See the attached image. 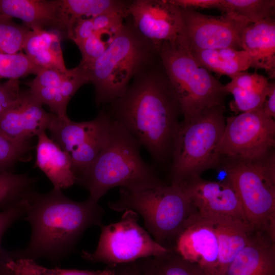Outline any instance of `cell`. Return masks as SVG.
I'll return each instance as SVG.
<instances>
[{
	"label": "cell",
	"instance_id": "6da1fadb",
	"mask_svg": "<svg viewBox=\"0 0 275 275\" xmlns=\"http://www.w3.org/2000/svg\"><path fill=\"white\" fill-rule=\"evenodd\" d=\"M111 118L158 162L172 157L182 115L159 55L132 78L124 95L107 104Z\"/></svg>",
	"mask_w": 275,
	"mask_h": 275
},
{
	"label": "cell",
	"instance_id": "7a4b0ae2",
	"mask_svg": "<svg viewBox=\"0 0 275 275\" xmlns=\"http://www.w3.org/2000/svg\"><path fill=\"white\" fill-rule=\"evenodd\" d=\"M104 210L89 197L78 202L53 187L45 194L33 193L25 219L31 228L28 245L10 252L13 259L44 258L57 262L70 255L85 231L100 226Z\"/></svg>",
	"mask_w": 275,
	"mask_h": 275
},
{
	"label": "cell",
	"instance_id": "3957f363",
	"mask_svg": "<svg viewBox=\"0 0 275 275\" xmlns=\"http://www.w3.org/2000/svg\"><path fill=\"white\" fill-rule=\"evenodd\" d=\"M141 146L121 124L113 120L106 143L77 177L76 184L86 188L89 197L97 202L115 187L138 191L166 184L143 159Z\"/></svg>",
	"mask_w": 275,
	"mask_h": 275
},
{
	"label": "cell",
	"instance_id": "277c9868",
	"mask_svg": "<svg viewBox=\"0 0 275 275\" xmlns=\"http://www.w3.org/2000/svg\"><path fill=\"white\" fill-rule=\"evenodd\" d=\"M158 56L154 47L126 20L103 53L86 68L94 87L96 105L122 97L133 76Z\"/></svg>",
	"mask_w": 275,
	"mask_h": 275
},
{
	"label": "cell",
	"instance_id": "5b68a950",
	"mask_svg": "<svg viewBox=\"0 0 275 275\" xmlns=\"http://www.w3.org/2000/svg\"><path fill=\"white\" fill-rule=\"evenodd\" d=\"M224 104L207 108L180 122L170 168L171 184L218 166V146L226 124Z\"/></svg>",
	"mask_w": 275,
	"mask_h": 275
},
{
	"label": "cell",
	"instance_id": "8992f818",
	"mask_svg": "<svg viewBox=\"0 0 275 275\" xmlns=\"http://www.w3.org/2000/svg\"><path fill=\"white\" fill-rule=\"evenodd\" d=\"M223 180L234 188L253 231L275 241V156L271 151L256 160L221 159Z\"/></svg>",
	"mask_w": 275,
	"mask_h": 275
},
{
	"label": "cell",
	"instance_id": "52a82bcc",
	"mask_svg": "<svg viewBox=\"0 0 275 275\" xmlns=\"http://www.w3.org/2000/svg\"><path fill=\"white\" fill-rule=\"evenodd\" d=\"M119 193L117 200L108 202L109 208L117 212L130 209L140 214L154 240L166 248L174 242L195 211L180 185L165 184L138 191L120 188Z\"/></svg>",
	"mask_w": 275,
	"mask_h": 275
},
{
	"label": "cell",
	"instance_id": "ba28073f",
	"mask_svg": "<svg viewBox=\"0 0 275 275\" xmlns=\"http://www.w3.org/2000/svg\"><path fill=\"white\" fill-rule=\"evenodd\" d=\"M157 51L184 118L224 104V85L198 64L182 41L164 44Z\"/></svg>",
	"mask_w": 275,
	"mask_h": 275
},
{
	"label": "cell",
	"instance_id": "9c48e42d",
	"mask_svg": "<svg viewBox=\"0 0 275 275\" xmlns=\"http://www.w3.org/2000/svg\"><path fill=\"white\" fill-rule=\"evenodd\" d=\"M139 214L132 210L124 211L121 219L102 224L96 249L82 251V258L92 263L102 262L113 268L139 259L162 256L170 249L157 243L138 223Z\"/></svg>",
	"mask_w": 275,
	"mask_h": 275
},
{
	"label": "cell",
	"instance_id": "30bf717a",
	"mask_svg": "<svg viewBox=\"0 0 275 275\" xmlns=\"http://www.w3.org/2000/svg\"><path fill=\"white\" fill-rule=\"evenodd\" d=\"M274 144L275 121L262 105L226 118L218 152L221 158L256 160L272 151Z\"/></svg>",
	"mask_w": 275,
	"mask_h": 275
},
{
	"label": "cell",
	"instance_id": "8fae6325",
	"mask_svg": "<svg viewBox=\"0 0 275 275\" xmlns=\"http://www.w3.org/2000/svg\"><path fill=\"white\" fill-rule=\"evenodd\" d=\"M113 120L104 109L94 119L81 122L53 114L48 127L50 139L69 156L72 167L82 171L95 160L106 143Z\"/></svg>",
	"mask_w": 275,
	"mask_h": 275
},
{
	"label": "cell",
	"instance_id": "7c38bea8",
	"mask_svg": "<svg viewBox=\"0 0 275 275\" xmlns=\"http://www.w3.org/2000/svg\"><path fill=\"white\" fill-rule=\"evenodd\" d=\"M182 40L190 52L203 50L241 48L242 31L250 23L233 14L215 16L194 9L180 8Z\"/></svg>",
	"mask_w": 275,
	"mask_h": 275
},
{
	"label": "cell",
	"instance_id": "4fadbf2b",
	"mask_svg": "<svg viewBox=\"0 0 275 275\" xmlns=\"http://www.w3.org/2000/svg\"><path fill=\"white\" fill-rule=\"evenodd\" d=\"M125 20L157 50L163 44L182 40L179 7L170 0L130 1Z\"/></svg>",
	"mask_w": 275,
	"mask_h": 275
},
{
	"label": "cell",
	"instance_id": "5bb4252c",
	"mask_svg": "<svg viewBox=\"0 0 275 275\" xmlns=\"http://www.w3.org/2000/svg\"><path fill=\"white\" fill-rule=\"evenodd\" d=\"M89 82L87 69L79 64L65 72L43 70L26 85L33 96L42 105H47L58 117L66 118L70 99L82 85Z\"/></svg>",
	"mask_w": 275,
	"mask_h": 275
},
{
	"label": "cell",
	"instance_id": "9a60e30c",
	"mask_svg": "<svg viewBox=\"0 0 275 275\" xmlns=\"http://www.w3.org/2000/svg\"><path fill=\"white\" fill-rule=\"evenodd\" d=\"M179 185L188 196L197 213L229 216L247 223L239 198L227 181H211L196 176Z\"/></svg>",
	"mask_w": 275,
	"mask_h": 275
},
{
	"label": "cell",
	"instance_id": "2e32d148",
	"mask_svg": "<svg viewBox=\"0 0 275 275\" xmlns=\"http://www.w3.org/2000/svg\"><path fill=\"white\" fill-rule=\"evenodd\" d=\"M172 249L184 259L212 275L219 255L217 235L212 226L195 211L178 234Z\"/></svg>",
	"mask_w": 275,
	"mask_h": 275
},
{
	"label": "cell",
	"instance_id": "e0dca14e",
	"mask_svg": "<svg viewBox=\"0 0 275 275\" xmlns=\"http://www.w3.org/2000/svg\"><path fill=\"white\" fill-rule=\"evenodd\" d=\"M53 116L43 108L29 90H22L0 116V134L13 141L30 142L48 129Z\"/></svg>",
	"mask_w": 275,
	"mask_h": 275
},
{
	"label": "cell",
	"instance_id": "ac0fdd59",
	"mask_svg": "<svg viewBox=\"0 0 275 275\" xmlns=\"http://www.w3.org/2000/svg\"><path fill=\"white\" fill-rule=\"evenodd\" d=\"M0 14L21 19L30 30L49 28L68 38L69 18L62 0H0Z\"/></svg>",
	"mask_w": 275,
	"mask_h": 275
},
{
	"label": "cell",
	"instance_id": "d6986e66",
	"mask_svg": "<svg viewBox=\"0 0 275 275\" xmlns=\"http://www.w3.org/2000/svg\"><path fill=\"white\" fill-rule=\"evenodd\" d=\"M223 275H275V241L265 234L252 231Z\"/></svg>",
	"mask_w": 275,
	"mask_h": 275
},
{
	"label": "cell",
	"instance_id": "ffe728a7",
	"mask_svg": "<svg viewBox=\"0 0 275 275\" xmlns=\"http://www.w3.org/2000/svg\"><path fill=\"white\" fill-rule=\"evenodd\" d=\"M214 230L219 244V255L212 275H223L227 268L247 244L252 229L245 222L229 216L204 215Z\"/></svg>",
	"mask_w": 275,
	"mask_h": 275
},
{
	"label": "cell",
	"instance_id": "44dd1931",
	"mask_svg": "<svg viewBox=\"0 0 275 275\" xmlns=\"http://www.w3.org/2000/svg\"><path fill=\"white\" fill-rule=\"evenodd\" d=\"M241 48L252 61L251 68L265 70L271 78L275 76V20L268 18L250 23L242 31Z\"/></svg>",
	"mask_w": 275,
	"mask_h": 275
},
{
	"label": "cell",
	"instance_id": "7402d4cb",
	"mask_svg": "<svg viewBox=\"0 0 275 275\" xmlns=\"http://www.w3.org/2000/svg\"><path fill=\"white\" fill-rule=\"evenodd\" d=\"M36 166L52 183L53 187L64 189L73 186L76 177L69 155L45 131L37 135Z\"/></svg>",
	"mask_w": 275,
	"mask_h": 275
},
{
	"label": "cell",
	"instance_id": "603a6c76",
	"mask_svg": "<svg viewBox=\"0 0 275 275\" xmlns=\"http://www.w3.org/2000/svg\"><path fill=\"white\" fill-rule=\"evenodd\" d=\"M23 50L41 71L53 69L65 72L67 70L64 61L60 38L53 32L30 30L24 39Z\"/></svg>",
	"mask_w": 275,
	"mask_h": 275
},
{
	"label": "cell",
	"instance_id": "cb8c5ba5",
	"mask_svg": "<svg viewBox=\"0 0 275 275\" xmlns=\"http://www.w3.org/2000/svg\"><path fill=\"white\" fill-rule=\"evenodd\" d=\"M224 89L228 94L233 95L232 110L243 113L262 106L266 100L269 82L267 78L256 72H241L232 78Z\"/></svg>",
	"mask_w": 275,
	"mask_h": 275
},
{
	"label": "cell",
	"instance_id": "d4e9b609",
	"mask_svg": "<svg viewBox=\"0 0 275 275\" xmlns=\"http://www.w3.org/2000/svg\"><path fill=\"white\" fill-rule=\"evenodd\" d=\"M191 53L198 64L209 72L225 75L231 78L246 71L252 65L249 53L243 49L223 48Z\"/></svg>",
	"mask_w": 275,
	"mask_h": 275
},
{
	"label": "cell",
	"instance_id": "484cf974",
	"mask_svg": "<svg viewBox=\"0 0 275 275\" xmlns=\"http://www.w3.org/2000/svg\"><path fill=\"white\" fill-rule=\"evenodd\" d=\"M135 262L144 275H207L199 265L184 259L172 249L164 255Z\"/></svg>",
	"mask_w": 275,
	"mask_h": 275
},
{
	"label": "cell",
	"instance_id": "4316f807",
	"mask_svg": "<svg viewBox=\"0 0 275 275\" xmlns=\"http://www.w3.org/2000/svg\"><path fill=\"white\" fill-rule=\"evenodd\" d=\"M36 178L26 173H0V211L29 198L36 191Z\"/></svg>",
	"mask_w": 275,
	"mask_h": 275
},
{
	"label": "cell",
	"instance_id": "83f0119b",
	"mask_svg": "<svg viewBox=\"0 0 275 275\" xmlns=\"http://www.w3.org/2000/svg\"><path fill=\"white\" fill-rule=\"evenodd\" d=\"M64 9L69 18L70 34L77 20L84 16H97L102 13L115 10H124L129 1L120 0H62Z\"/></svg>",
	"mask_w": 275,
	"mask_h": 275
},
{
	"label": "cell",
	"instance_id": "f1b7e54d",
	"mask_svg": "<svg viewBox=\"0 0 275 275\" xmlns=\"http://www.w3.org/2000/svg\"><path fill=\"white\" fill-rule=\"evenodd\" d=\"M218 10L244 19L250 23L274 18V0H219Z\"/></svg>",
	"mask_w": 275,
	"mask_h": 275
},
{
	"label": "cell",
	"instance_id": "f546056e",
	"mask_svg": "<svg viewBox=\"0 0 275 275\" xmlns=\"http://www.w3.org/2000/svg\"><path fill=\"white\" fill-rule=\"evenodd\" d=\"M5 266L12 275H115L113 268L101 270H79L60 268H50L28 259H12L5 261Z\"/></svg>",
	"mask_w": 275,
	"mask_h": 275
},
{
	"label": "cell",
	"instance_id": "4dcf8cb0",
	"mask_svg": "<svg viewBox=\"0 0 275 275\" xmlns=\"http://www.w3.org/2000/svg\"><path fill=\"white\" fill-rule=\"evenodd\" d=\"M30 30L14 22L12 18L0 14V53L14 54L22 51Z\"/></svg>",
	"mask_w": 275,
	"mask_h": 275
},
{
	"label": "cell",
	"instance_id": "1f68e13d",
	"mask_svg": "<svg viewBox=\"0 0 275 275\" xmlns=\"http://www.w3.org/2000/svg\"><path fill=\"white\" fill-rule=\"evenodd\" d=\"M33 147L30 142H18L0 134V173L13 172L19 161H27Z\"/></svg>",
	"mask_w": 275,
	"mask_h": 275
},
{
	"label": "cell",
	"instance_id": "d6a6232c",
	"mask_svg": "<svg viewBox=\"0 0 275 275\" xmlns=\"http://www.w3.org/2000/svg\"><path fill=\"white\" fill-rule=\"evenodd\" d=\"M40 70L21 52L14 54L0 53V78L19 79L29 75H37Z\"/></svg>",
	"mask_w": 275,
	"mask_h": 275
},
{
	"label": "cell",
	"instance_id": "836d02e7",
	"mask_svg": "<svg viewBox=\"0 0 275 275\" xmlns=\"http://www.w3.org/2000/svg\"><path fill=\"white\" fill-rule=\"evenodd\" d=\"M127 9L107 12L92 18L95 31L102 35L109 34L114 37L124 25Z\"/></svg>",
	"mask_w": 275,
	"mask_h": 275
},
{
	"label": "cell",
	"instance_id": "e575fe53",
	"mask_svg": "<svg viewBox=\"0 0 275 275\" xmlns=\"http://www.w3.org/2000/svg\"><path fill=\"white\" fill-rule=\"evenodd\" d=\"M29 205V198L16 206L0 211V263L8 257L9 252L2 245V238L6 231L16 222L24 216Z\"/></svg>",
	"mask_w": 275,
	"mask_h": 275
},
{
	"label": "cell",
	"instance_id": "d590c367",
	"mask_svg": "<svg viewBox=\"0 0 275 275\" xmlns=\"http://www.w3.org/2000/svg\"><path fill=\"white\" fill-rule=\"evenodd\" d=\"M102 35L95 32L77 45L82 56L79 64L84 68L91 66L103 53L107 47L108 44L103 41Z\"/></svg>",
	"mask_w": 275,
	"mask_h": 275
},
{
	"label": "cell",
	"instance_id": "8d00e7d4",
	"mask_svg": "<svg viewBox=\"0 0 275 275\" xmlns=\"http://www.w3.org/2000/svg\"><path fill=\"white\" fill-rule=\"evenodd\" d=\"M22 90L19 79L0 83V116L19 97Z\"/></svg>",
	"mask_w": 275,
	"mask_h": 275
},
{
	"label": "cell",
	"instance_id": "74e56055",
	"mask_svg": "<svg viewBox=\"0 0 275 275\" xmlns=\"http://www.w3.org/2000/svg\"><path fill=\"white\" fill-rule=\"evenodd\" d=\"M95 32L92 18H81L76 20L70 38L78 45Z\"/></svg>",
	"mask_w": 275,
	"mask_h": 275
},
{
	"label": "cell",
	"instance_id": "f35d334b",
	"mask_svg": "<svg viewBox=\"0 0 275 275\" xmlns=\"http://www.w3.org/2000/svg\"><path fill=\"white\" fill-rule=\"evenodd\" d=\"M180 8L218 9L219 0H170Z\"/></svg>",
	"mask_w": 275,
	"mask_h": 275
},
{
	"label": "cell",
	"instance_id": "ab89813d",
	"mask_svg": "<svg viewBox=\"0 0 275 275\" xmlns=\"http://www.w3.org/2000/svg\"><path fill=\"white\" fill-rule=\"evenodd\" d=\"M265 113L274 118L275 117V84L269 82V89L266 100L263 105Z\"/></svg>",
	"mask_w": 275,
	"mask_h": 275
},
{
	"label": "cell",
	"instance_id": "60d3db41",
	"mask_svg": "<svg viewBox=\"0 0 275 275\" xmlns=\"http://www.w3.org/2000/svg\"><path fill=\"white\" fill-rule=\"evenodd\" d=\"M113 268L115 275H144L135 261L118 265Z\"/></svg>",
	"mask_w": 275,
	"mask_h": 275
},
{
	"label": "cell",
	"instance_id": "b9f144b4",
	"mask_svg": "<svg viewBox=\"0 0 275 275\" xmlns=\"http://www.w3.org/2000/svg\"><path fill=\"white\" fill-rule=\"evenodd\" d=\"M0 275H12L5 266L4 262L0 263Z\"/></svg>",
	"mask_w": 275,
	"mask_h": 275
}]
</instances>
